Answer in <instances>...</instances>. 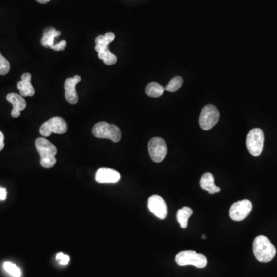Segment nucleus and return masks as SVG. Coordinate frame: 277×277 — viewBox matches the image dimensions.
Returning <instances> with one entry per match:
<instances>
[{
  "label": "nucleus",
  "mask_w": 277,
  "mask_h": 277,
  "mask_svg": "<svg viewBox=\"0 0 277 277\" xmlns=\"http://www.w3.org/2000/svg\"><path fill=\"white\" fill-rule=\"evenodd\" d=\"M4 139H5V137H4L3 133L0 131V151H2L3 149L4 146H5V144H4Z\"/></svg>",
  "instance_id": "393cba45"
},
{
  "label": "nucleus",
  "mask_w": 277,
  "mask_h": 277,
  "mask_svg": "<svg viewBox=\"0 0 277 277\" xmlns=\"http://www.w3.org/2000/svg\"><path fill=\"white\" fill-rule=\"evenodd\" d=\"M4 270L7 272L8 274L13 276V277H20L21 270L18 266L13 264L12 262H5L3 265Z\"/></svg>",
  "instance_id": "412c9836"
},
{
  "label": "nucleus",
  "mask_w": 277,
  "mask_h": 277,
  "mask_svg": "<svg viewBox=\"0 0 277 277\" xmlns=\"http://www.w3.org/2000/svg\"><path fill=\"white\" fill-rule=\"evenodd\" d=\"M10 70V63L0 53V75H6Z\"/></svg>",
  "instance_id": "4be33fe9"
},
{
  "label": "nucleus",
  "mask_w": 277,
  "mask_h": 277,
  "mask_svg": "<svg viewBox=\"0 0 277 277\" xmlns=\"http://www.w3.org/2000/svg\"><path fill=\"white\" fill-rule=\"evenodd\" d=\"M81 81V77L78 75L72 78H68L64 84L65 97L67 102L70 104H77L78 102V95L76 91V86Z\"/></svg>",
  "instance_id": "4468645a"
},
{
  "label": "nucleus",
  "mask_w": 277,
  "mask_h": 277,
  "mask_svg": "<svg viewBox=\"0 0 277 277\" xmlns=\"http://www.w3.org/2000/svg\"><path fill=\"white\" fill-rule=\"evenodd\" d=\"M264 132L259 128L253 129L248 133L246 147L249 153L253 156H259L262 153L264 147Z\"/></svg>",
  "instance_id": "423d86ee"
},
{
  "label": "nucleus",
  "mask_w": 277,
  "mask_h": 277,
  "mask_svg": "<svg viewBox=\"0 0 277 277\" xmlns=\"http://www.w3.org/2000/svg\"><path fill=\"white\" fill-rule=\"evenodd\" d=\"M92 132L96 137L100 138V139H109L114 143L120 141L122 138L120 129L115 125L110 124L106 122L97 123L93 127Z\"/></svg>",
  "instance_id": "39448f33"
},
{
  "label": "nucleus",
  "mask_w": 277,
  "mask_h": 277,
  "mask_svg": "<svg viewBox=\"0 0 277 277\" xmlns=\"http://www.w3.org/2000/svg\"><path fill=\"white\" fill-rule=\"evenodd\" d=\"M115 34L109 32L105 35H99L96 38L95 50L98 52L99 59L104 62L106 65H111L116 64L117 57L109 50L108 46L115 39Z\"/></svg>",
  "instance_id": "7ed1b4c3"
},
{
  "label": "nucleus",
  "mask_w": 277,
  "mask_h": 277,
  "mask_svg": "<svg viewBox=\"0 0 277 277\" xmlns=\"http://www.w3.org/2000/svg\"><path fill=\"white\" fill-rule=\"evenodd\" d=\"M200 186L203 190H207L210 194L220 193V188L214 182V176L212 173H206L202 176L200 179Z\"/></svg>",
  "instance_id": "f3484780"
},
{
  "label": "nucleus",
  "mask_w": 277,
  "mask_h": 277,
  "mask_svg": "<svg viewBox=\"0 0 277 277\" xmlns=\"http://www.w3.org/2000/svg\"><path fill=\"white\" fill-rule=\"evenodd\" d=\"M202 238L206 239V236H205V235H203V236H202Z\"/></svg>",
  "instance_id": "bb28decb"
},
{
  "label": "nucleus",
  "mask_w": 277,
  "mask_h": 277,
  "mask_svg": "<svg viewBox=\"0 0 277 277\" xmlns=\"http://www.w3.org/2000/svg\"><path fill=\"white\" fill-rule=\"evenodd\" d=\"M7 191L6 189L0 187V200H5L6 199Z\"/></svg>",
  "instance_id": "b1692460"
},
{
  "label": "nucleus",
  "mask_w": 277,
  "mask_h": 277,
  "mask_svg": "<svg viewBox=\"0 0 277 277\" xmlns=\"http://www.w3.org/2000/svg\"><path fill=\"white\" fill-rule=\"evenodd\" d=\"M68 130L66 122L61 117H53L43 123L39 129L42 136L47 137L52 133L64 134Z\"/></svg>",
  "instance_id": "6e6552de"
},
{
  "label": "nucleus",
  "mask_w": 277,
  "mask_h": 277,
  "mask_svg": "<svg viewBox=\"0 0 277 277\" xmlns=\"http://www.w3.org/2000/svg\"><path fill=\"white\" fill-rule=\"evenodd\" d=\"M193 211L190 207H185L177 211V219L182 229H186L188 225L189 218L192 216Z\"/></svg>",
  "instance_id": "a211bd4d"
},
{
  "label": "nucleus",
  "mask_w": 277,
  "mask_h": 277,
  "mask_svg": "<svg viewBox=\"0 0 277 277\" xmlns=\"http://www.w3.org/2000/svg\"><path fill=\"white\" fill-rule=\"evenodd\" d=\"M120 174L115 169L101 168L96 173V181L99 183H116L120 180Z\"/></svg>",
  "instance_id": "ddd939ff"
},
{
  "label": "nucleus",
  "mask_w": 277,
  "mask_h": 277,
  "mask_svg": "<svg viewBox=\"0 0 277 277\" xmlns=\"http://www.w3.org/2000/svg\"><path fill=\"white\" fill-rule=\"evenodd\" d=\"M35 147L40 156V164L43 168L50 169L56 163V155L57 149L55 145L44 138H38L35 140Z\"/></svg>",
  "instance_id": "f03ea898"
},
{
  "label": "nucleus",
  "mask_w": 277,
  "mask_h": 277,
  "mask_svg": "<svg viewBox=\"0 0 277 277\" xmlns=\"http://www.w3.org/2000/svg\"><path fill=\"white\" fill-rule=\"evenodd\" d=\"M220 119V112L213 105L203 107L199 116V125L203 130H210L217 124Z\"/></svg>",
  "instance_id": "0eeeda50"
},
{
  "label": "nucleus",
  "mask_w": 277,
  "mask_h": 277,
  "mask_svg": "<svg viewBox=\"0 0 277 277\" xmlns=\"http://www.w3.org/2000/svg\"><path fill=\"white\" fill-rule=\"evenodd\" d=\"M38 2L41 4H46L47 2H50L51 0H36Z\"/></svg>",
  "instance_id": "a878e982"
},
{
  "label": "nucleus",
  "mask_w": 277,
  "mask_h": 277,
  "mask_svg": "<svg viewBox=\"0 0 277 277\" xmlns=\"http://www.w3.org/2000/svg\"><path fill=\"white\" fill-rule=\"evenodd\" d=\"M6 99L13 105V109L12 110L11 115L13 118L19 117L21 111L26 109V102L24 98L19 94L15 93H9Z\"/></svg>",
  "instance_id": "2eb2a0df"
},
{
  "label": "nucleus",
  "mask_w": 277,
  "mask_h": 277,
  "mask_svg": "<svg viewBox=\"0 0 277 277\" xmlns=\"http://www.w3.org/2000/svg\"><path fill=\"white\" fill-rule=\"evenodd\" d=\"M253 253L259 262H266L270 261L275 257V246L270 242V240L265 236H258L256 237L253 244Z\"/></svg>",
  "instance_id": "f257e3e1"
},
{
  "label": "nucleus",
  "mask_w": 277,
  "mask_h": 277,
  "mask_svg": "<svg viewBox=\"0 0 277 277\" xmlns=\"http://www.w3.org/2000/svg\"><path fill=\"white\" fill-rule=\"evenodd\" d=\"M182 83H183V80L181 77H176L170 80V82L168 83L167 86L165 87V90L168 92L177 91L179 89L182 87Z\"/></svg>",
  "instance_id": "aec40b11"
},
{
  "label": "nucleus",
  "mask_w": 277,
  "mask_h": 277,
  "mask_svg": "<svg viewBox=\"0 0 277 277\" xmlns=\"http://www.w3.org/2000/svg\"><path fill=\"white\" fill-rule=\"evenodd\" d=\"M56 261L60 263V265H63V266H65V265H68V263L70 261V258H69V256L65 255L63 253H59L57 255H56Z\"/></svg>",
  "instance_id": "5701e85b"
},
{
  "label": "nucleus",
  "mask_w": 277,
  "mask_h": 277,
  "mask_svg": "<svg viewBox=\"0 0 277 277\" xmlns=\"http://www.w3.org/2000/svg\"><path fill=\"white\" fill-rule=\"evenodd\" d=\"M61 35L60 31H57L53 27H47L43 32V37L41 39V44L45 47H50L56 52L64 51L66 47V41L63 40L60 43H56L55 39Z\"/></svg>",
  "instance_id": "1a4fd4ad"
},
{
  "label": "nucleus",
  "mask_w": 277,
  "mask_h": 277,
  "mask_svg": "<svg viewBox=\"0 0 277 277\" xmlns=\"http://www.w3.org/2000/svg\"><path fill=\"white\" fill-rule=\"evenodd\" d=\"M164 92H165V88L156 82H151L146 88L147 95L153 97V98L160 97L163 94Z\"/></svg>",
  "instance_id": "6ab92c4d"
},
{
  "label": "nucleus",
  "mask_w": 277,
  "mask_h": 277,
  "mask_svg": "<svg viewBox=\"0 0 277 277\" xmlns=\"http://www.w3.org/2000/svg\"><path fill=\"white\" fill-rule=\"evenodd\" d=\"M32 76L29 73H23L22 75V80L17 84V87L20 91V95L22 97H33L35 95V89L31 84Z\"/></svg>",
  "instance_id": "dca6fc26"
},
{
  "label": "nucleus",
  "mask_w": 277,
  "mask_h": 277,
  "mask_svg": "<svg viewBox=\"0 0 277 277\" xmlns=\"http://www.w3.org/2000/svg\"><path fill=\"white\" fill-rule=\"evenodd\" d=\"M149 156L155 163H161L167 155V145L163 139L154 137L148 144Z\"/></svg>",
  "instance_id": "9d476101"
},
{
  "label": "nucleus",
  "mask_w": 277,
  "mask_h": 277,
  "mask_svg": "<svg viewBox=\"0 0 277 277\" xmlns=\"http://www.w3.org/2000/svg\"><path fill=\"white\" fill-rule=\"evenodd\" d=\"M175 261L179 266H194L199 269H203L207 265V257L193 250H186L177 253Z\"/></svg>",
  "instance_id": "20e7f679"
},
{
  "label": "nucleus",
  "mask_w": 277,
  "mask_h": 277,
  "mask_svg": "<svg viewBox=\"0 0 277 277\" xmlns=\"http://www.w3.org/2000/svg\"><path fill=\"white\" fill-rule=\"evenodd\" d=\"M148 208L152 213L160 220H164L167 216V205L160 196H151L148 200Z\"/></svg>",
  "instance_id": "f8f14e48"
},
{
  "label": "nucleus",
  "mask_w": 277,
  "mask_h": 277,
  "mask_svg": "<svg viewBox=\"0 0 277 277\" xmlns=\"http://www.w3.org/2000/svg\"><path fill=\"white\" fill-rule=\"evenodd\" d=\"M253 209V204L248 199L238 201L231 206L229 216L234 221H242L249 216Z\"/></svg>",
  "instance_id": "9b49d317"
}]
</instances>
